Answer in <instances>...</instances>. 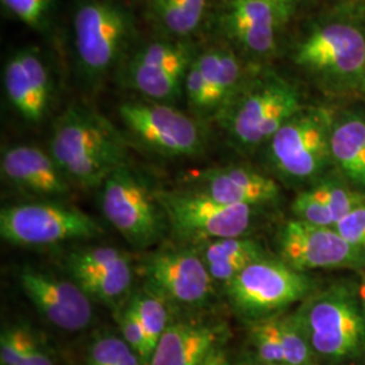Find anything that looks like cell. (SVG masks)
<instances>
[{"label":"cell","mask_w":365,"mask_h":365,"mask_svg":"<svg viewBox=\"0 0 365 365\" xmlns=\"http://www.w3.org/2000/svg\"><path fill=\"white\" fill-rule=\"evenodd\" d=\"M49 153L69 180L87 188L102 187L114 170L128 164L126 145L115 128L78 103L56 120Z\"/></svg>","instance_id":"6da1fadb"},{"label":"cell","mask_w":365,"mask_h":365,"mask_svg":"<svg viewBox=\"0 0 365 365\" xmlns=\"http://www.w3.org/2000/svg\"><path fill=\"white\" fill-rule=\"evenodd\" d=\"M134 33L131 15L111 0H81L73 14V48L81 76L101 81L119 64Z\"/></svg>","instance_id":"7a4b0ae2"},{"label":"cell","mask_w":365,"mask_h":365,"mask_svg":"<svg viewBox=\"0 0 365 365\" xmlns=\"http://www.w3.org/2000/svg\"><path fill=\"white\" fill-rule=\"evenodd\" d=\"M294 318L313 352L322 357L342 360L364 346L361 302L348 288H329L304 300Z\"/></svg>","instance_id":"3957f363"},{"label":"cell","mask_w":365,"mask_h":365,"mask_svg":"<svg viewBox=\"0 0 365 365\" xmlns=\"http://www.w3.org/2000/svg\"><path fill=\"white\" fill-rule=\"evenodd\" d=\"M156 196L172 233L196 248L245 235L253 220L255 207L226 205L191 188L156 191Z\"/></svg>","instance_id":"277c9868"},{"label":"cell","mask_w":365,"mask_h":365,"mask_svg":"<svg viewBox=\"0 0 365 365\" xmlns=\"http://www.w3.org/2000/svg\"><path fill=\"white\" fill-rule=\"evenodd\" d=\"M300 110L297 90L282 78H271L233 98L218 117L235 144L256 148L268 143Z\"/></svg>","instance_id":"5b68a950"},{"label":"cell","mask_w":365,"mask_h":365,"mask_svg":"<svg viewBox=\"0 0 365 365\" xmlns=\"http://www.w3.org/2000/svg\"><path fill=\"white\" fill-rule=\"evenodd\" d=\"M102 233V226L91 215L61 202L21 203L0 211L1 238L19 247H46Z\"/></svg>","instance_id":"8992f818"},{"label":"cell","mask_w":365,"mask_h":365,"mask_svg":"<svg viewBox=\"0 0 365 365\" xmlns=\"http://www.w3.org/2000/svg\"><path fill=\"white\" fill-rule=\"evenodd\" d=\"M312 282L284 261L262 257L225 286L235 312L255 322L274 317L307 298Z\"/></svg>","instance_id":"52a82bcc"},{"label":"cell","mask_w":365,"mask_h":365,"mask_svg":"<svg viewBox=\"0 0 365 365\" xmlns=\"http://www.w3.org/2000/svg\"><path fill=\"white\" fill-rule=\"evenodd\" d=\"M101 209L107 222L135 248L153 245L165 229L156 192L128 164L102 184Z\"/></svg>","instance_id":"ba28073f"},{"label":"cell","mask_w":365,"mask_h":365,"mask_svg":"<svg viewBox=\"0 0 365 365\" xmlns=\"http://www.w3.org/2000/svg\"><path fill=\"white\" fill-rule=\"evenodd\" d=\"M118 113L131 134L157 153L191 157L205 149L202 123L170 103L130 101L119 106Z\"/></svg>","instance_id":"9c48e42d"},{"label":"cell","mask_w":365,"mask_h":365,"mask_svg":"<svg viewBox=\"0 0 365 365\" xmlns=\"http://www.w3.org/2000/svg\"><path fill=\"white\" fill-rule=\"evenodd\" d=\"M331 130L330 117L325 111L300 110L268 141L274 170L295 182L317 178L331 157Z\"/></svg>","instance_id":"30bf717a"},{"label":"cell","mask_w":365,"mask_h":365,"mask_svg":"<svg viewBox=\"0 0 365 365\" xmlns=\"http://www.w3.org/2000/svg\"><path fill=\"white\" fill-rule=\"evenodd\" d=\"M144 287L170 306L200 309L214 297V280L194 250L168 249L149 255L141 262Z\"/></svg>","instance_id":"8fae6325"},{"label":"cell","mask_w":365,"mask_h":365,"mask_svg":"<svg viewBox=\"0 0 365 365\" xmlns=\"http://www.w3.org/2000/svg\"><path fill=\"white\" fill-rule=\"evenodd\" d=\"M195 56V48L185 42L158 39L145 43L128 63V86L148 101L170 105L184 93L185 76Z\"/></svg>","instance_id":"7c38bea8"},{"label":"cell","mask_w":365,"mask_h":365,"mask_svg":"<svg viewBox=\"0 0 365 365\" xmlns=\"http://www.w3.org/2000/svg\"><path fill=\"white\" fill-rule=\"evenodd\" d=\"M277 245L280 260L304 274L319 268L365 265L364 252L351 245L334 227L288 221L279 233Z\"/></svg>","instance_id":"4fadbf2b"},{"label":"cell","mask_w":365,"mask_h":365,"mask_svg":"<svg viewBox=\"0 0 365 365\" xmlns=\"http://www.w3.org/2000/svg\"><path fill=\"white\" fill-rule=\"evenodd\" d=\"M66 272L91 299L99 300L114 312L131 297L133 267L130 255L115 247H90L69 253Z\"/></svg>","instance_id":"5bb4252c"},{"label":"cell","mask_w":365,"mask_h":365,"mask_svg":"<svg viewBox=\"0 0 365 365\" xmlns=\"http://www.w3.org/2000/svg\"><path fill=\"white\" fill-rule=\"evenodd\" d=\"M16 276L27 299L53 327L71 333L90 327L92 299L76 282L31 267L21 268Z\"/></svg>","instance_id":"9a60e30c"},{"label":"cell","mask_w":365,"mask_h":365,"mask_svg":"<svg viewBox=\"0 0 365 365\" xmlns=\"http://www.w3.org/2000/svg\"><path fill=\"white\" fill-rule=\"evenodd\" d=\"M241 75L238 58L227 49L196 54L184 83L188 105L199 118L218 115L233 99Z\"/></svg>","instance_id":"2e32d148"},{"label":"cell","mask_w":365,"mask_h":365,"mask_svg":"<svg viewBox=\"0 0 365 365\" xmlns=\"http://www.w3.org/2000/svg\"><path fill=\"white\" fill-rule=\"evenodd\" d=\"M3 88L14 111L27 123L43 120L52 102L53 78L37 48L26 46L9 57L3 69Z\"/></svg>","instance_id":"e0dca14e"},{"label":"cell","mask_w":365,"mask_h":365,"mask_svg":"<svg viewBox=\"0 0 365 365\" xmlns=\"http://www.w3.org/2000/svg\"><path fill=\"white\" fill-rule=\"evenodd\" d=\"M295 61L319 72L357 75L365 68L364 34L345 24L321 27L300 43Z\"/></svg>","instance_id":"ac0fdd59"},{"label":"cell","mask_w":365,"mask_h":365,"mask_svg":"<svg viewBox=\"0 0 365 365\" xmlns=\"http://www.w3.org/2000/svg\"><path fill=\"white\" fill-rule=\"evenodd\" d=\"M191 190L226 205L259 207L280 194L274 179L248 167H221L191 173Z\"/></svg>","instance_id":"d6986e66"},{"label":"cell","mask_w":365,"mask_h":365,"mask_svg":"<svg viewBox=\"0 0 365 365\" xmlns=\"http://www.w3.org/2000/svg\"><path fill=\"white\" fill-rule=\"evenodd\" d=\"M0 170L14 187L36 195H64L71 188L69 179L52 155L33 145H14L4 149Z\"/></svg>","instance_id":"ffe728a7"},{"label":"cell","mask_w":365,"mask_h":365,"mask_svg":"<svg viewBox=\"0 0 365 365\" xmlns=\"http://www.w3.org/2000/svg\"><path fill=\"white\" fill-rule=\"evenodd\" d=\"M284 19L265 0H227L222 25L242 48L256 54L274 49L276 30Z\"/></svg>","instance_id":"44dd1931"},{"label":"cell","mask_w":365,"mask_h":365,"mask_svg":"<svg viewBox=\"0 0 365 365\" xmlns=\"http://www.w3.org/2000/svg\"><path fill=\"white\" fill-rule=\"evenodd\" d=\"M217 327L197 322L170 324L158 341L149 365H202L221 344Z\"/></svg>","instance_id":"7402d4cb"},{"label":"cell","mask_w":365,"mask_h":365,"mask_svg":"<svg viewBox=\"0 0 365 365\" xmlns=\"http://www.w3.org/2000/svg\"><path fill=\"white\" fill-rule=\"evenodd\" d=\"M197 253L212 280L223 286L235 280L252 262L265 257L260 244L245 235L211 241L197 247Z\"/></svg>","instance_id":"603a6c76"},{"label":"cell","mask_w":365,"mask_h":365,"mask_svg":"<svg viewBox=\"0 0 365 365\" xmlns=\"http://www.w3.org/2000/svg\"><path fill=\"white\" fill-rule=\"evenodd\" d=\"M331 157L349 182L365 188V119L351 117L337 123L330 137Z\"/></svg>","instance_id":"cb8c5ba5"},{"label":"cell","mask_w":365,"mask_h":365,"mask_svg":"<svg viewBox=\"0 0 365 365\" xmlns=\"http://www.w3.org/2000/svg\"><path fill=\"white\" fill-rule=\"evenodd\" d=\"M209 0H152L150 14L172 37L191 36L202 24Z\"/></svg>","instance_id":"d4e9b609"},{"label":"cell","mask_w":365,"mask_h":365,"mask_svg":"<svg viewBox=\"0 0 365 365\" xmlns=\"http://www.w3.org/2000/svg\"><path fill=\"white\" fill-rule=\"evenodd\" d=\"M129 303L133 306L144 327L148 339V349L152 359L158 341L170 325V304L155 292L145 287L133 292L129 298Z\"/></svg>","instance_id":"484cf974"},{"label":"cell","mask_w":365,"mask_h":365,"mask_svg":"<svg viewBox=\"0 0 365 365\" xmlns=\"http://www.w3.org/2000/svg\"><path fill=\"white\" fill-rule=\"evenodd\" d=\"M87 365H144L140 356L117 334L105 333L88 345Z\"/></svg>","instance_id":"4316f807"},{"label":"cell","mask_w":365,"mask_h":365,"mask_svg":"<svg viewBox=\"0 0 365 365\" xmlns=\"http://www.w3.org/2000/svg\"><path fill=\"white\" fill-rule=\"evenodd\" d=\"M250 337L261 363L265 365H286V354L276 315L255 322Z\"/></svg>","instance_id":"83f0119b"},{"label":"cell","mask_w":365,"mask_h":365,"mask_svg":"<svg viewBox=\"0 0 365 365\" xmlns=\"http://www.w3.org/2000/svg\"><path fill=\"white\" fill-rule=\"evenodd\" d=\"M3 7L24 25L45 33L52 25L54 0H0Z\"/></svg>","instance_id":"f1b7e54d"},{"label":"cell","mask_w":365,"mask_h":365,"mask_svg":"<svg viewBox=\"0 0 365 365\" xmlns=\"http://www.w3.org/2000/svg\"><path fill=\"white\" fill-rule=\"evenodd\" d=\"M119 336L126 341L134 352L137 353L143 361V364L149 365L150 353L148 349V339L145 334L144 327L138 315L134 312L129 300L115 312Z\"/></svg>","instance_id":"f546056e"},{"label":"cell","mask_w":365,"mask_h":365,"mask_svg":"<svg viewBox=\"0 0 365 365\" xmlns=\"http://www.w3.org/2000/svg\"><path fill=\"white\" fill-rule=\"evenodd\" d=\"M312 188L327 203L329 209L331 210L336 223L364 202L360 194L337 182H321Z\"/></svg>","instance_id":"4dcf8cb0"},{"label":"cell","mask_w":365,"mask_h":365,"mask_svg":"<svg viewBox=\"0 0 365 365\" xmlns=\"http://www.w3.org/2000/svg\"><path fill=\"white\" fill-rule=\"evenodd\" d=\"M292 212L297 220L317 226L334 227L336 221L331 210L314 192L313 188L302 191L292 202Z\"/></svg>","instance_id":"1f68e13d"},{"label":"cell","mask_w":365,"mask_h":365,"mask_svg":"<svg viewBox=\"0 0 365 365\" xmlns=\"http://www.w3.org/2000/svg\"><path fill=\"white\" fill-rule=\"evenodd\" d=\"M36 337L27 325L14 324L3 327L0 334V365L18 364Z\"/></svg>","instance_id":"d6a6232c"},{"label":"cell","mask_w":365,"mask_h":365,"mask_svg":"<svg viewBox=\"0 0 365 365\" xmlns=\"http://www.w3.org/2000/svg\"><path fill=\"white\" fill-rule=\"evenodd\" d=\"M334 229L351 245L365 253V202L360 203L348 215L339 220L334 225Z\"/></svg>","instance_id":"836d02e7"},{"label":"cell","mask_w":365,"mask_h":365,"mask_svg":"<svg viewBox=\"0 0 365 365\" xmlns=\"http://www.w3.org/2000/svg\"><path fill=\"white\" fill-rule=\"evenodd\" d=\"M16 365H54L52 356L37 337Z\"/></svg>","instance_id":"e575fe53"},{"label":"cell","mask_w":365,"mask_h":365,"mask_svg":"<svg viewBox=\"0 0 365 365\" xmlns=\"http://www.w3.org/2000/svg\"><path fill=\"white\" fill-rule=\"evenodd\" d=\"M265 1L271 3L274 9L280 13L284 22H287L302 0H265Z\"/></svg>","instance_id":"d590c367"},{"label":"cell","mask_w":365,"mask_h":365,"mask_svg":"<svg viewBox=\"0 0 365 365\" xmlns=\"http://www.w3.org/2000/svg\"><path fill=\"white\" fill-rule=\"evenodd\" d=\"M202 365H232L226 352L222 349L221 345L217 346L212 352L210 353L207 359Z\"/></svg>","instance_id":"8d00e7d4"},{"label":"cell","mask_w":365,"mask_h":365,"mask_svg":"<svg viewBox=\"0 0 365 365\" xmlns=\"http://www.w3.org/2000/svg\"><path fill=\"white\" fill-rule=\"evenodd\" d=\"M359 298H360V302H361V307H363V313H364L365 318V282L359 288Z\"/></svg>","instance_id":"74e56055"}]
</instances>
